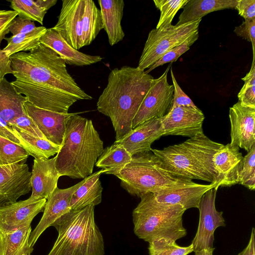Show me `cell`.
I'll list each match as a JSON object with an SVG mask.
<instances>
[{
	"instance_id": "25",
	"label": "cell",
	"mask_w": 255,
	"mask_h": 255,
	"mask_svg": "<svg viewBox=\"0 0 255 255\" xmlns=\"http://www.w3.org/2000/svg\"><path fill=\"white\" fill-rule=\"evenodd\" d=\"M238 0H189L183 7L177 25L197 20L217 10L235 8Z\"/></svg>"
},
{
	"instance_id": "6",
	"label": "cell",
	"mask_w": 255,
	"mask_h": 255,
	"mask_svg": "<svg viewBox=\"0 0 255 255\" xmlns=\"http://www.w3.org/2000/svg\"><path fill=\"white\" fill-rule=\"evenodd\" d=\"M116 176L129 194L139 198L149 193L180 188L193 182L175 175L151 150L132 155Z\"/></svg>"
},
{
	"instance_id": "13",
	"label": "cell",
	"mask_w": 255,
	"mask_h": 255,
	"mask_svg": "<svg viewBox=\"0 0 255 255\" xmlns=\"http://www.w3.org/2000/svg\"><path fill=\"white\" fill-rule=\"evenodd\" d=\"M205 116L199 108L172 107L169 112L161 118L165 135H180L189 138L203 131Z\"/></svg>"
},
{
	"instance_id": "41",
	"label": "cell",
	"mask_w": 255,
	"mask_h": 255,
	"mask_svg": "<svg viewBox=\"0 0 255 255\" xmlns=\"http://www.w3.org/2000/svg\"><path fill=\"white\" fill-rule=\"evenodd\" d=\"M170 73L174 87L173 101L172 107L182 106L198 108L192 100L183 92L178 85L173 72L172 66L170 67Z\"/></svg>"
},
{
	"instance_id": "1",
	"label": "cell",
	"mask_w": 255,
	"mask_h": 255,
	"mask_svg": "<svg viewBox=\"0 0 255 255\" xmlns=\"http://www.w3.org/2000/svg\"><path fill=\"white\" fill-rule=\"evenodd\" d=\"M10 59L15 78L11 84L36 107L67 114L77 101L92 99L69 74L64 60L43 44L14 54Z\"/></svg>"
},
{
	"instance_id": "12",
	"label": "cell",
	"mask_w": 255,
	"mask_h": 255,
	"mask_svg": "<svg viewBox=\"0 0 255 255\" xmlns=\"http://www.w3.org/2000/svg\"><path fill=\"white\" fill-rule=\"evenodd\" d=\"M31 172L26 163L0 165V207L17 202L31 190Z\"/></svg>"
},
{
	"instance_id": "8",
	"label": "cell",
	"mask_w": 255,
	"mask_h": 255,
	"mask_svg": "<svg viewBox=\"0 0 255 255\" xmlns=\"http://www.w3.org/2000/svg\"><path fill=\"white\" fill-rule=\"evenodd\" d=\"M201 20L179 25L171 24L152 29L148 33L137 67L144 71L149 69L168 51L199 33Z\"/></svg>"
},
{
	"instance_id": "19",
	"label": "cell",
	"mask_w": 255,
	"mask_h": 255,
	"mask_svg": "<svg viewBox=\"0 0 255 255\" xmlns=\"http://www.w3.org/2000/svg\"><path fill=\"white\" fill-rule=\"evenodd\" d=\"M163 135L164 131L161 119H152L136 127L114 143L122 145L133 155L151 150L152 143Z\"/></svg>"
},
{
	"instance_id": "32",
	"label": "cell",
	"mask_w": 255,
	"mask_h": 255,
	"mask_svg": "<svg viewBox=\"0 0 255 255\" xmlns=\"http://www.w3.org/2000/svg\"><path fill=\"white\" fill-rule=\"evenodd\" d=\"M29 155L21 146L0 136V165L25 163Z\"/></svg>"
},
{
	"instance_id": "28",
	"label": "cell",
	"mask_w": 255,
	"mask_h": 255,
	"mask_svg": "<svg viewBox=\"0 0 255 255\" xmlns=\"http://www.w3.org/2000/svg\"><path fill=\"white\" fill-rule=\"evenodd\" d=\"M132 155L121 144L115 143L104 148L95 165L105 174L116 175L131 160Z\"/></svg>"
},
{
	"instance_id": "39",
	"label": "cell",
	"mask_w": 255,
	"mask_h": 255,
	"mask_svg": "<svg viewBox=\"0 0 255 255\" xmlns=\"http://www.w3.org/2000/svg\"><path fill=\"white\" fill-rule=\"evenodd\" d=\"M9 124L11 126L16 127L32 136L45 138L36 125L25 114L15 118Z\"/></svg>"
},
{
	"instance_id": "20",
	"label": "cell",
	"mask_w": 255,
	"mask_h": 255,
	"mask_svg": "<svg viewBox=\"0 0 255 255\" xmlns=\"http://www.w3.org/2000/svg\"><path fill=\"white\" fill-rule=\"evenodd\" d=\"M55 160V156L50 159H34L31 176L32 193L30 197L47 200L58 187L57 183L60 175L56 169Z\"/></svg>"
},
{
	"instance_id": "38",
	"label": "cell",
	"mask_w": 255,
	"mask_h": 255,
	"mask_svg": "<svg viewBox=\"0 0 255 255\" xmlns=\"http://www.w3.org/2000/svg\"><path fill=\"white\" fill-rule=\"evenodd\" d=\"M47 28L43 26H36L34 21L16 16L9 27L12 35L18 34L45 33Z\"/></svg>"
},
{
	"instance_id": "37",
	"label": "cell",
	"mask_w": 255,
	"mask_h": 255,
	"mask_svg": "<svg viewBox=\"0 0 255 255\" xmlns=\"http://www.w3.org/2000/svg\"><path fill=\"white\" fill-rule=\"evenodd\" d=\"M198 37L199 33H197L189 38L182 44L168 51L147 70L145 71V72L148 74L149 72L158 66L163 65L168 62L172 63L177 61L178 58L190 49V47L195 42Z\"/></svg>"
},
{
	"instance_id": "29",
	"label": "cell",
	"mask_w": 255,
	"mask_h": 255,
	"mask_svg": "<svg viewBox=\"0 0 255 255\" xmlns=\"http://www.w3.org/2000/svg\"><path fill=\"white\" fill-rule=\"evenodd\" d=\"M21 146L34 158L48 159L59 152L61 146L45 138L36 137L12 126Z\"/></svg>"
},
{
	"instance_id": "4",
	"label": "cell",
	"mask_w": 255,
	"mask_h": 255,
	"mask_svg": "<svg viewBox=\"0 0 255 255\" xmlns=\"http://www.w3.org/2000/svg\"><path fill=\"white\" fill-rule=\"evenodd\" d=\"M223 146L202 131L182 143L151 151L175 175L213 183L217 179L213 156Z\"/></svg>"
},
{
	"instance_id": "16",
	"label": "cell",
	"mask_w": 255,
	"mask_h": 255,
	"mask_svg": "<svg viewBox=\"0 0 255 255\" xmlns=\"http://www.w3.org/2000/svg\"><path fill=\"white\" fill-rule=\"evenodd\" d=\"M231 142L249 152L255 145V108L242 105L239 102L230 108Z\"/></svg>"
},
{
	"instance_id": "9",
	"label": "cell",
	"mask_w": 255,
	"mask_h": 255,
	"mask_svg": "<svg viewBox=\"0 0 255 255\" xmlns=\"http://www.w3.org/2000/svg\"><path fill=\"white\" fill-rule=\"evenodd\" d=\"M171 66L172 63L159 77L154 79L133 118L132 129L149 120L164 117L171 109L174 87L167 80V74Z\"/></svg>"
},
{
	"instance_id": "34",
	"label": "cell",
	"mask_w": 255,
	"mask_h": 255,
	"mask_svg": "<svg viewBox=\"0 0 255 255\" xmlns=\"http://www.w3.org/2000/svg\"><path fill=\"white\" fill-rule=\"evenodd\" d=\"M189 0H154L156 7L160 10V14L156 26L171 24L174 17L178 10L183 8Z\"/></svg>"
},
{
	"instance_id": "18",
	"label": "cell",
	"mask_w": 255,
	"mask_h": 255,
	"mask_svg": "<svg viewBox=\"0 0 255 255\" xmlns=\"http://www.w3.org/2000/svg\"><path fill=\"white\" fill-rule=\"evenodd\" d=\"M243 158L240 148L230 143L224 145L216 152L213 158L217 173L215 189L239 183Z\"/></svg>"
},
{
	"instance_id": "26",
	"label": "cell",
	"mask_w": 255,
	"mask_h": 255,
	"mask_svg": "<svg viewBox=\"0 0 255 255\" xmlns=\"http://www.w3.org/2000/svg\"><path fill=\"white\" fill-rule=\"evenodd\" d=\"M26 98L19 93L11 82L0 78V117L10 123L15 118L25 114L24 104Z\"/></svg>"
},
{
	"instance_id": "24",
	"label": "cell",
	"mask_w": 255,
	"mask_h": 255,
	"mask_svg": "<svg viewBox=\"0 0 255 255\" xmlns=\"http://www.w3.org/2000/svg\"><path fill=\"white\" fill-rule=\"evenodd\" d=\"M104 172L102 169L84 179L83 183L72 195L71 210H80L91 205L95 206L101 203L103 187L100 177Z\"/></svg>"
},
{
	"instance_id": "42",
	"label": "cell",
	"mask_w": 255,
	"mask_h": 255,
	"mask_svg": "<svg viewBox=\"0 0 255 255\" xmlns=\"http://www.w3.org/2000/svg\"><path fill=\"white\" fill-rule=\"evenodd\" d=\"M17 16V12L14 10L0 9V46L5 36L9 33V27Z\"/></svg>"
},
{
	"instance_id": "45",
	"label": "cell",
	"mask_w": 255,
	"mask_h": 255,
	"mask_svg": "<svg viewBox=\"0 0 255 255\" xmlns=\"http://www.w3.org/2000/svg\"><path fill=\"white\" fill-rule=\"evenodd\" d=\"M8 74H13L10 57L0 49V78H4V76Z\"/></svg>"
},
{
	"instance_id": "7",
	"label": "cell",
	"mask_w": 255,
	"mask_h": 255,
	"mask_svg": "<svg viewBox=\"0 0 255 255\" xmlns=\"http://www.w3.org/2000/svg\"><path fill=\"white\" fill-rule=\"evenodd\" d=\"M140 198L132 214L133 232L139 239L148 243L162 238L176 241L186 236L184 208L158 202L151 193Z\"/></svg>"
},
{
	"instance_id": "21",
	"label": "cell",
	"mask_w": 255,
	"mask_h": 255,
	"mask_svg": "<svg viewBox=\"0 0 255 255\" xmlns=\"http://www.w3.org/2000/svg\"><path fill=\"white\" fill-rule=\"evenodd\" d=\"M39 41L40 43L54 50L66 64L70 65H89L100 62L103 59L100 56L88 55L75 49L52 27L47 28Z\"/></svg>"
},
{
	"instance_id": "48",
	"label": "cell",
	"mask_w": 255,
	"mask_h": 255,
	"mask_svg": "<svg viewBox=\"0 0 255 255\" xmlns=\"http://www.w3.org/2000/svg\"><path fill=\"white\" fill-rule=\"evenodd\" d=\"M30 254H31L27 253V254H23L22 255H30Z\"/></svg>"
},
{
	"instance_id": "3",
	"label": "cell",
	"mask_w": 255,
	"mask_h": 255,
	"mask_svg": "<svg viewBox=\"0 0 255 255\" xmlns=\"http://www.w3.org/2000/svg\"><path fill=\"white\" fill-rule=\"evenodd\" d=\"M103 145L92 121L72 113L66 121L63 143L55 156L60 176L84 179L91 175Z\"/></svg>"
},
{
	"instance_id": "36",
	"label": "cell",
	"mask_w": 255,
	"mask_h": 255,
	"mask_svg": "<svg viewBox=\"0 0 255 255\" xmlns=\"http://www.w3.org/2000/svg\"><path fill=\"white\" fill-rule=\"evenodd\" d=\"M241 79L244 84L238 94V102L243 106L255 108V60L253 59L250 70Z\"/></svg>"
},
{
	"instance_id": "30",
	"label": "cell",
	"mask_w": 255,
	"mask_h": 255,
	"mask_svg": "<svg viewBox=\"0 0 255 255\" xmlns=\"http://www.w3.org/2000/svg\"><path fill=\"white\" fill-rule=\"evenodd\" d=\"M10 6L18 16L43 24V18L47 10L54 6L57 0H12Z\"/></svg>"
},
{
	"instance_id": "47",
	"label": "cell",
	"mask_w": 255,
	"mask_h": 255,
	"mask_svg": "<svg viewBox=\"0 0 255 255\" xmlns=\"http://www.w3.org/2000/svg\"><path fill=\"white\" fill-rule=\"evenodd\" d=\"M215 248L203 249L194 252L195 255H213Z\"/></svg>"
},
{
	"instance_id": "15",
	"label": "cell",
	"mask_w": 255,
	"mask_h": 255,
	"mask_svg": "<svg viewBox=\"0 0 255 255\" xmlns=\"http://www.w3.org/2000/svg\"><path fill=\"white\" fill-rule=\"evenodd\" d=\"M84 179L72 186L57 187L47 199L43 215L37 225L31 231L28 243L33 247L41 234L61 217L71 211L70 202L72 194L83 183Z\"/></svg>"
},
{
	"instance_id": "17",
	"label": "cell",
	"mask_w": 255,
	"mask_h": 255,
	"mask_svg": "<svg viewBox=\"0 0 255 255\" xmlns=\"http://www.w3.org/2000/svg\"><path fill=\"white\" fill-rule=\"evenodd\" d=\"M25 114L30 118L45 138L61 146L64 137L66 122L72 113L62 114L39 108L27 101L24 104Z\"/></svg>"
},
{
	"instance_id": "11",
	"label": "cell",
	"mask_w": 255,
	"mask_h": 255,
	"mask_svg": "<svg viewBox=\"0 0 255 255\" xmlns=\"http://www.w3.org/2000/svg\"><path fill=\"white\" fill-rule=\"evenodd\" d=\"M58 21L52 27L72 47H83L85 28L86 0H62Z\"/></svg>"
},
{
	"instance_id": "14",
	"label": "cell",
	"mask_w": 255,
	"mask_h": 255,
	"mask_svg": "<svg viewBox=\"0 0 255 255\" xmlns=\"http://www.w3.org/2000/svg\"><path fill=\"white\" fill-rule=\"evenodd\" d=\"M46 201L30 197L0 207V230L10 233L30 225L34 218L43 211Z\"/></svg>"
},
{
	"instance_id": "46",
	"label": "cell",
	"mask_w": 255,
	"mask_h": 255,
	"mask_svg": "<svg viewBox=\"0 0 255 255\" xmlns=\"http://www.w3.org/2000/svg\"><path fill=\"white\" fill-rule=\"evenodd\" d=\"M255 229L252 228L249 241L246 248L238 255H255Z\"/></svg>"
},
{
	"instance_id": "40",
	"label": "cell",
	"mask_w": 255,
	"mask_h": 255,
	"mask_svg": "<svg viewBox=\"0 0 255 255\" xmlns=\"http://www.w3.org/2000/svg\"><path fill=\"white\" fill-rule=\"evenodd\" d=\"M237 36L251 42L252 45L253 60H255V18L245 19L234 30Z\"/></svg>"
},
{
	"instance_id": "10",
	"label": "cell",
	"mask_w": 255,
	"mask_h": 255,
	"mask_svg": "<svg viewBox=\"0 0 255 255\" xmlns=\"http://www.w3.org/2000/svg\"><path fill=\"white\" fill-rule=\"evenodd\" d=\"M217 190L214 188L202 196L198 207L199 219L197 230L192 241L193 252L213 248L214 233L217 228L225 227L223 212L215 206Z\"/></svg>"
},
{
	"instance_id": "35",
	"label": "cell",
	"mask_w": 255,
	"mask_h": 255,
	"mask_svg": "<svg viewBox=\"0 0 255 255\" xmlns=\"http://www.w3.org/2000/svg\"><path fill=\"white\" fill-rule=\"evenodd\" d=\"M238 184L251 190L255 189V145L244 156Z\"/></svg>"
},
{
	"instance_id": "44",
	"label": "cell",
	"mask_w": 255,
	"mask_h": 255,
	"mask_svg": "<svg viewBox=\"0 0 255 255\" xmlns=\"http://www.w3.org/2000/svg\"><path fill=\"white\" fill-rule=\"evenodd\" d=\"M0 136L21 146L20 141L15 135L12 127L0 117Z\"/></svg>"
},
{
	"instance_id": "5",
	"label": "cell",
	"mask_w": 255,
	"mask_h": 255,
	"mask_svg": "<svg viewBox=\"0 0 255 255\" xmlns=\"http://www.w3.org/2000/svg\"><path fill=\"white\" fill-rule=\"evenodd\" d=\"M51 226L58 235L47 255H105L104 238L95 221L94 205L71 210Z\"/></svg>"
},
{
	"instance_id": "27",
	"label": "cell",
	"mask_w": 255,
	"mask_h": 255,
	"mask_svg": "<svg viewBox=\"0 0 255 255\" xmlns=\"http://www.w3.org/2000/svg\"><path fill=\"white\" fill-rule=\"evenodd\" d=\"M31 233V225L10 233L0 230V255L32 253L33 248L28 243Z\"/></svg>"
},
{
	"instance_id": "23",
	"label": "cell",
	"mask_w": 255,
	"mask_h": 255,
	"mask_svg": "<svg viewBox=\"0 0 255 255\" xmlns=\"http://www.w3.org/2000/svg\"><path fill=\"white\" fill-rule=\"evenodd\" d=\"M103 29L107 33L109 43L113 46L125 36L121 25L125 2L123 0H99Z\"/></svg>"
},
{
	"instance_id": "31",
	"label": "cell",
	"mask_w": 255,
	"mask_h": 255,
	"mask_svg": "<svg viewBox=\"0 0 255 255\" xmlns=\"http://www.w3.org/2000/svg\"><path fill=\"white\" fill-rule=\"evenodd\" d=\"M44 33L18 34L5 37L7 45L2 50L9 57L20 52L30 51L40 45L39 39Z\"/></svg>"
},
{
	"instance_id": "33",
	"label": "cell",
	"mask_w": 255,
	"mask_h": 255,
	"mask_svg": "<svg viewBox=\"0 0 255 255\" xmlns=\"http://www.w3.org/2000/svg\"><path fill=\"white\" fill-rule=\"evenodd\" d=\"M148 250L149 255H188L193 252L192 244L182 247L176 241L164 238L148 243Z\"/></svg>"
},
{
	"instance_id": "22",
	"label": "cell",
	"mask_w": 255,
	"mask_h": 255,
	"mask_svg": "<svg viewBox=\"0 0 255 255\" xmlns=\"http://www.w3.org/2000/svg\"><path fill=\"white\" fill-rule=\"evenodd\" d=\"M216 183L202 184L194 182L174 190L153 194L157 201L162 203L178 205L186 210L192 208H198L203 195L215 188Z\"/></svg>"
},
{
	"instance_id": "43",
	"label": "cell",
	"mask_w": 255,
	"mask_h": 255,
	"mask_svg": "<svg viewBox=\"0 0 255 255\" xmlns=\"http://www.w3.org/2000/svg\"><path fill=\"white\" fill-rule=\"evenodd\" d=\"M235 8L245 19L255 18V0H238Z\"/></svg>"
},
{
	"instance_id": "2",
	"label": "cell",
	"mask_w": 255,
	"mask_h": 255,
	"mask_svg": "<svg viewBox=\"0 0 255 255\" xmlns=\"http://www.w3.org/2000/svg\"><path fill=\"white\" fill-rule=\"evenodd\" d=\"M153 77L137 67L124 66L110 73L107 86L97 103V110L111 119L116 140L129 133Z\"/></svg>"
}]
</instances>
